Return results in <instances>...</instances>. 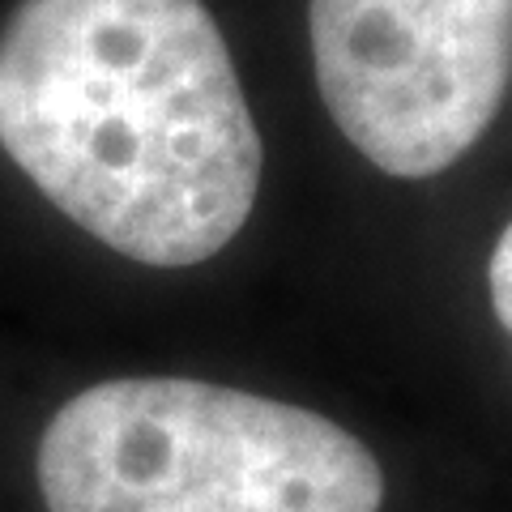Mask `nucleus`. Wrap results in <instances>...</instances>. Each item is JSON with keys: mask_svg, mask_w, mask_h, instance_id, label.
Listing matches in <instances>:
<instances>
[{"mask_svg": "<svg viewBox=\"0 0 512 512\" xmlns=\"http://www.w3.org/2000/svg\"><path fill=\"white\" fill-rule=\"evenodd\" d=\"M0 150L56 210L154 269L218 256L261 188V133L201 0H18Z\"/></svg>", "mask_w": 512, "mask_h": 512, "instance_id": "obj_1", "label": "nucleus"}, {"mask_svg": "<svg viewBox=\"0 0 512 512\" xmlns=\"http://www.w3.org/2000/svg\"><path fill=\"white\" fill-rule=\"evenodd\" d=\"M47 512H380L376 457L291 402L184 376H120L39 440Z\"/></svg>", "mask_w": 512, "mask_h": 512, "instance_id": "obj_2", "label": "nucleus"}, {"mask_svg": "<svg viewBox=\"0 0 512 512\" xmlns=\"http://www.w3.org/2000/svg\"><path fill=\"white\" fill-rule=\"evenodd\" d=\"M312 69L338 133L397 180L466 158L512 77V0H308Z\"/></svg>", "mask_w": 512, "mask_h": 512, "instance_id": "obj_3", "label": "nucleus"}, {"mask_svg": "<svg viewBox=\"0 0 512 512\" xmlns=\"http://www.w3.org/2000/svg\"><path fill=\"white\" fill-rule=\"evenodd\" d=\"M487 286H491L495 320H500L512 338V222L500 231V239H495V252L487 261Z\"/></svg>", "mask_w": 512, "mask_h": 512, "instance_id": "obj_4", "label": "nucleus"}]
</instances>
